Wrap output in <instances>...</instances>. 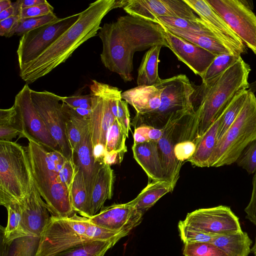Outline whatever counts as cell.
<instances>
[{"instance_id":"cell-35","label":"cell","mask_w":256,"mask_h":256,"mask_svg":"<svg viewBox=\"0 0 256 256\" xmlns=\"http://www.w3.org/2000/svg\"><path fill=\"white\" fill-rule=\"evenodd\" d=\"M76 170L70 192V204L74 212L89 218L88 197L84 178L82 172L76 168Z\"/></svg>"},{"instance_id":"cell-17","label":"cell","mask_w":256,"mask_h":256,"mask_svg":"<svg viewBox=\"0 0 256 256\" xmlns=\"http://www.w3.org/2000/svg\"><path fill=\"white\" fill-rule=\"evenodd\" d=\"M201 19L203 24L222 44L238 55L246 52V46L224 18L206 0H184Z\"/></svg>"},{"instance_id":"cell-32","label":"cell","mask_w":256,"mask_h":256,"mask_svg":"<svg viewBox=\"0 0 256 256\" xmlns=\"http://www.w3.org/2000/svg\"><path fill=\"white\" fill-rule=\"evenodd\" d=\"M18 136L24 138L22 122L13 105L0 110V140L10 141Z\"/></svg>"},{"instance_id":"cell-7","label":"cell","mask_w":256,"mask_h":256,"mask_svg":"<svg viewBox=\"0 0 256 256\" xmlns=\"http://www.w3.org/2000/svg\"><path fill=\"white\" fill-rule=\"evenodd\" d=\"M163 82L160 107L149 113L136 114L132 123L134 128L147 126L162 129L178 114L194 113L192 101L194 84L186 74H180L163 79Z\"/></svg>"},{"instance_id":"cell-33","label":"cell","mask_w":256,"mask_h":256,"mask_svg":"<svg viewBox=\"0 0 256 256\" xmlns=\"http://www.w3.org/2000/svg\"><path fill=\"white\" fill-rule=\"evenodd\" d=\"M120 238L85 242L63 251L55 256H104Z\"/></svg>"},{"instance_id":"cell-10","label":"cell","mask_w":256,"mask_h":256,"mask_svg":"<svg viewBox=\"0 0 256 256\" xmlns=\"http://www.w3.org/2000/svg\"><path fill=\"white\" fill-rule=\"evenodd\" d=\"M34 106L42 117L48 130L57 142L60 152L73 162L72 151L69 142L66 116L62 108V96L46 90H31Z\"/></svg>"},{"instance_id":"cell-25","label":"cell","mask_w":256,"mask_h":256,"mask_svg":"<svg viewBox=\"0 0 256 256\" xmlns=\"http://www.w3.org/2000/svg\"><path fill=\"white\" fill-rule=\"evenodd\" d=\"M164 27L172 34L210 52L216 56L222 54L239 56L222 44L210 30L202 33H194L174 28Z\"/></svg>"},{"instance_id":"cell-29","label":"cell","mask_w":256,"mask_h":256,"mask_svg":"<svg viewBox=\"0 0 256 256\" xmlns=\"http://www.w3.org/2000/svg\"><path fill=\"white\" fill-rule=\"evenodd\" d=\"M252 242L248 234L242 230L217 236L211 242L226 256H248Z\"/></svg>"},{"instance_id":"cell-28","label":"cell","mask_w":256,"mask_h":256,"mask_svg":"<svg viewBox=\"0 0 256 256\" xmlns=\"http://www.w3.org/2000/svg\"><path fill=\"white\" fill-rule=\"evenodd\" d=\"M174 188L167 180H152L128 204L144 214L162 196L172 192Z\"/></svg>"},{"instance_id":"cell-43","label":"cell","mask_w":256,"mask_h":256,"mask_svg":"<svg viewBox=\"0 0 256 256\" xmlns=\"http://www.w3.org/2000/svg\"><path fill=\"white\" fill-rule=\"evenodd\" d=\"M85 235L90 240L94 241L108 240L117 238H121L128 234L108 230L90 222L88 220Z\"/></svg>"},{"instance_id":"cell-53","label":"cell","mask_w":256,"mask_h":256,"mask_svg":"<svg viewBox=\"0 0 256 256\" xmlns=\"http://www.w3.org/2000/svg\"><path fill=\"white\" fill-rule=\"evenodd\" d=\"M148 126V136L150 141L158 142L162 135L163 129L157 128L150 126Z\"/></svg>"},{"instance_id":"cell-22","label":"cell","mask_w":256,"mask_h":256,"mask_svg":"<svg viewBox=\"0 0 256 256\" xmlns=\"http://www.w3.org/2000/svg\"><path fill=\"white\" fill-rule=\"evenodd\" d=\"M163 79L151 86H137L122 93V98L131 105L136 114H142L156 110L161 104Z\"/></svg>"},{"instance_id":"cell-54","label":"cell","mask_w":256,"mask_h":256,"mask_svg":"<svg viewBox=\"0 0 256 256\" xmlns=\"http://www.w3.org/2000/svg\"><path fill=\"white\" fill-rule=\"evenodd\" d=\"M72 109L74 111V112L78 116L84 118L90 119V114H91V109L86 110L80 108H72Z\"/></svg>"},{"instance_id":"cell-13","label":"cell","mask_w":256,"mask_h":256,"mask_svg":"<svg viewBox=\"0 0 256 256\" xmlns=\"http://www.w3.org/2000/svg\"><path fill=\"white\" fill-rule=\"evenodd\" d=\"M114 86L92 80L90 86L92 98L90 132L93 148L101 144L105 146L108 130L116 118L111 108Z\"/></svg>"},{"instance_id":"cell-4","label":"cell","mask_w":256,"mask_h":256,"mask_svg":"<svg viewBox=\"0 0 256 256\" xmlns=\"http://www.w3.org/2000/svg\"><path fill=\"white\" fill-rule=\"evenodd\" d=\"M25 146L32 180L52 216L66 218L74 214L70 190L60 170L67 159L59 150H48L32 140Z\"/></svg>"},{"instance_id":"cell-14","label":"cell","mask_w":256,"mask_h":256,"mask_svg":"<svg viewBox=\"0 0 256 256\" xmlns=\"http://www.w3.org/2000/svg\"><path fill=\"white\" fill-rule=\"evenodd\" d=\"M14 106L22 122L24 138L33 140L48 150L60 151L34 106L28 84L15 96Z\"/></svg>"},{"instance_id":"cell-49","label":"cell","mask_w":256,"mask_h":256,"mask_svg":"<svg viewBox=\"0 0 256 256\" xmlns=\"http://www.w3.org/2000/svg\"><path fill=\"white\" fill-rule=\"evenodd\" d=\"M252 190L249 203L244 208L246 218L256 226V172L252 178Z\"/></svg>"},{"instance_id":"cell-52","label":"cell","mask_w":256,"mask_h":256,"mask_svg":"<svg viewBox=\"0 0 256 256\" xmlns=\"http://www.w3.org/2000/svg\"><path fill=\"white\" fill-rule=\"evenodd\" d=\"M46 0H18L16 1L20 10L32 7L40 4L46 3Z\"/></svg>"},{"instance_id":"cell-9","label":"cell","mask_w":256,"mask_h":256,"mask_svg":"<svg viewBox=\"0 0 256 256\" xmlns=\"http://www.w3.org/2000/svg\"><path fill=\"white\" fill-rule=\"evenodd\" d=\"M80 13L29 31L20 39L17 55L20 70L46 50L78 19Z\"/></svg>"},{"instance_id":"cell-50","label":"cell","mask_w":256,"mask_h":256,"mask_svg":"<svg viewBox=\"0 0 256 256\" xmlns=\"http://www.w3.org/2000/svg\"><path fill=\"white\" fill-rule=\"evenodd\" d=\"M62 102L72 108H78L83 104H92V98L90 94H76L70 96H62Z\"/></svg>"},{"instance_id":"cell-51","label":"cell","mask_w":256,"mask_h":256,"mask_svg":"<svg viewBox=\"0 0 256 256\" xmlns=\"http://www.w3.org/2000/svg\"><path fill=\"white\" fill-rule=\"evenodd\" d=\"M149 126H140L134 128L133 134L134 144H138L150 141L148 136Z\"/></svg>"},{"instance_id":"cell-37","label":"cell","mask_w":256,"mask_h":256,"mask_svg":"<svg viewBox=\"0 0 256 256\" xmlns=\"http://www.w3.org/2000/svg\"><path fill=\"white\" fill-rule=\"evenodd\" d=\"M122 93L118 88L114 86L111 98V108L115 118L128 136L130 130V114L128 103L122 99Z\"/></svg>"},{"instance_id":"cell-19","label":"cell","mask_w":256,"mask_h":256,"mask_svg":"<svg viewBox=\"0 0 256 256\" xmlns=\"http://www.w3.org/2000/svg\"><path fill=\"white\" fill-rule=\"evenodd\" d=\"M143 214L128 202L104 207L88 218L90 222L108 230L128 234L142 222Z\"/></svg>"},{"instance_id":"cell-20","label":"cell","mask_w":256,"mask_h":256,"mask_svg":"<svg viewBox=\"0 0 256 256\" xmlns=\"http://www.w3.org/2000/svg\"><path fill=\"white\" fill-rule=\"evenodd\" d=\"M20 204L22 230L28 235L40 237L49 223L50 216L46 204L34 182L31 190Z\"/></svg>"},{"instance_id":"cell-57","label":"cell","mask_w":256,"mask_h":256,"mask_svg":"<svg viewBox=\"0 0 256 256\" xmlns=\"http://www.w3.org/2000/svg\"><path fill=\"white\" fill-rule=\"evenodd\" d=\"M251 252L253 253L254 256H256V234L255 236L254 243L251 248Z\"/></svg>"},{"instance_id":"cell-34","label":"cell","mask_w":256,"mask_h":256,"mask_svg":"<svg viewBox=\"0 0 256 256\" xmlns=\"http://www.w3.org/2000/svg\"><path fill=\"white\" fill-rule=\"evenodd\" d=\"M248 89H243L234 96L220 114L217 142L220 140L234 122L246 100Z\"/></svg>"},{"instance_id":"cell-38","label":"cell","mask_w":256,"mask_h":256,"mask_svg":"<svg viewBox=\"0 0 256 256\" xmlns=\"http://www.w3.org/2000/svg\"><path fill=\"white\" fill-rule=\"evenodd\" d=\"M154 22L164 26L174 28L194 33H202L210 30L198 16L194 20L175 17L162 16L156 18Z\"/></svg>"},{"instance_id":"cell-23","label":"cell","mask_w":256,"mask_h":256,"mask_svg":"<svg viewBox=\"0 0 256 256\" xmlns=\"http://www.w3.org/2000/svg\"><path fill=\"white\" fill-rule=\"evenodd\" d=\"M134 158L152 180H165L164 170L160 158L158 142L148 141L132 146Z\"/></svg>"},{"instance_id":"cell-56","label":"cell","mask_w":256,"mask_h":256,"mask_svg":"<svg viewBox=\"0 0 256 256\" xmlns=\"http://www.w3.org/2000/svg\"><path fill=\"white\" fill-rule=\"evenodd\" d=\"M248 89L254 93L256 92V79L249 84Z\"/></svg>"},{"instance_id":"cell-44","label":"cell","mask_w":256,"mask_h":256,"mask_svg":"<svg viewBox=\"0 0 256 256\" xmlns=\"http://www.w3.org/2000/svg\"><path fill=\"white\" fill-rule=\"evenodd\" d=\"M178 228L180 237L184 244L196 242H211L217 236L192 229L186 226L182 220L179 222Z\"/></svg>"},{"instance_id":"cell-27","label":"cell","mask_w":256,"mask_h":256,"mask_svg":"<svg viewBox=\"0 0 256 256\" xmlns=\"http://www.w3.org/2000/svg\"><path fill=\"white\" fill-rule=\"evenodd\" d=\"M40 240L32 235L6 238L1 232L0 256H36Z\"/></svg>"},{"instance_id":"cell-16","label":"cell","mask_w":256,"mask_h":256,"mask_svg":"<svg viewBox=\"0 0 256 256\" xmlns=\"http://www.w3.org/2000/svg\"><path fill=\"white\" fill-rule=\"evenodd\" d=\"M192 112L179 114L172 118L162 128L163 133L158 142V148L164 170L165 180L174 188L182 165L176 159L174 148L180 136L185 118Z\"/></svg>"},{"instance_id":"cell-2","label":"cell","mask_w":256,"mask_h":256,"mask_svg":"<svg viewBox=\"0 0 256 256\" xmlns=\"http://www.w3.org/2000/svg\"><path fill=\"white\" fill-rule=\"evenodd\" d=\"M127 0H98L80 12L77 22L66 30L38 58L20 70L19 76L30 84L64 62L74 51L96 36L103 18L110 10L124 8Z\"/></svg>"},{"instance_id":"cell-55","label":"cell","mask_w":256,"mask_h":256,"mask_svg":"<svg viewBox=\"0 0 256 256\" xmlns=\"http://www.w3.org/2000/svg\"><path fill=\"white\" fill-rule=\"evenodd\" d=\"M12 6V2L10 0H0V12L10 8Z\"/></svg>"},{"instance_id":"cell-24","label":"cell","mask_w":256,"mask_h":256,"mask_svg":"<svg viewBox=\"0 0 256 256\" xmlns=\"http://www.w3.org/2000/svg\"><path fill=\"white\" fill-rule=\"evenodd\" d=\"M114 174L110 166L103 163L98 172L88 208L90 218L96 214L113 194Z\"/></svg>"},{"instance_id":"cell-26","label":"cell","mask_w":256,"mask_h":256,"mask_svg":"<svg viewBox=\"0 0 256 256\" xmlns=\"http://www.w3.org/2000/svg\"><path fill=\"white\" fill-rule=\"evenodd\" d=\"M220 115L214 122L204 134L196 142V150L188 160L192 166L208 167V162L217 142V134Z\"/></svg>"},{"instance_id":"cell-30","label":"cell","mask_w":256,"mask_h":256,"mask_svg":"<svg viewBox=\"0 0 256 256\" xmlns=\"http://www.w3.org/2000/svg\"><path fill=\"white\" fill-rule=\"evenodd\" d=\"M162 47V44L153 46L144 54L138 70V86H151L162 80L158 75V66Z\"/></svg>"},{"instance_id":"cell-12","label":"cell","mask_w":256,"mask_h":256,"mask_svg":"<svg viewBox=\"0 0 256 256\" xmlns=\"http://www.w3.org/2000/svg\"><path fill=\"white\" fill-rule=\"evenodd\" d=\"M182 221L192 229L214 236L242 230L238 218L230 207L222 205L196 210Z\"/></svg>"},{"instance_id":"cell-3","label":"cell","mask_w":256,"mask_h":256,"mask_svg":"<svg viewBox=\"0 0 256 256\" xmlns=\"http://www.w3.org/2000/svg\"><path fill=\"white\" fill-rule=\"evenodd\" d=\"M250 65L240 56L220 75L194 84L192 96L194 114L190 126L194 142L201 137L238 91L248 89Z\"/></svg>"},{"instance_id":"cell-42","label":"cell","mask_w":256,"mask_h":256,"mask_svg":"<svg viewBox=\"0 0 256 256\" xmlns=\"http://www.w3.org/2000/svg\"><path fill=\"white\" fill-rule=\"evenodd\" d=\"M184 256H226L218 246L211 242H196L184 244Z\"/></svg>"},{"instance_id":"cell-6","label":"cell","mask_w":256,"mask_h":256,"mask_svg":"<svg viewBox=\"0 0 256 256\" xmlns=\"http://www.w3.org/2000/svg\"><path fill=\"white\" fill-rule=\"evenodd\" d=\"M256 138V96L248 89L244 104L236 119L222 138L216 142L208 167L235 162L244 149Z\"/></svg>"},{"instance_id":"cell-39","label":"cell","mask_w":256,"mask_h":256,"mask_svg":"<svg viewBox=\"0 0 256 256\" xmlns=\"http://www.w3.org/2000/svg\"><path fill=\"white\" fill-rule=\"evenodd\" d=\"M8 211V218L6 226H1L0 232L6 238L16 234L28 235L21 229L22 208L20 202L10 204L5 207Z\"/></svg>"},{"instance_id":"cell-31","label":"cell","mask_w":256,"mask_h":256,"mask_svg":"<svg viewBox=\"0 0 256 256\" xmlns=\"http://www.w3.org/2000/svg\"><path fill=\"white\" fill-rule=\"evenodd\" d=\"M62 108L66 116L68 136L73 152L80 143L86 130L89 128L90 119L78 116L70 106L62 102Z\"/></svg>"},{"instance_id":"cell-11","label":"cell","mask_w":256,"mask_h":256,"mask_svg":"<svg viewBox=\"0 0 256 256\" xmlns=\"http://www.w3.org/2000/svg\"><path fill=\"white\" fill-rule=\"evenodd\" d=\"M256 55V15L242 0H206Z\"/></svg>"},{"instance_id":"cell-48","label":"cell","mask_w":256,"mask_h":256,"mask_svg":"<svg viewBox=\"0 0 256 256\" xmlns=\"http://www.w3.org/2000/svg\"><path fill=\"white\" fill-rule=\"evenodd\" d=\"M20 19V16H17L0 20V36L6 38L14 36Z\"/></svg>"},{"instance_id":"cell-46","label":"cell","mask_w":256,"mask_h":256,"mask_svg":"<svg viewBox=\"0 0 256 256\" xmlns=\"http://www.w3.org/2000/svg\"><path fill=\"white\" fill-rule=\"evenodd\" d=\"M196 148L195 142L190 140L178 142L174 148V156L178 162L183 164L194 154Z\"/></svg>"},{"instance_id":"cell-21","label":"cell","mask_w":256,"mask_h":256,"mask_svg":"<svg viewBox=\"0 0 256 256\" xmlns=\"http://www.w3.org/2000/svg\"><path fill=\"white\" fill-rule=\"evenodd\" d=\"M72 158L76 167L82 174L88 197V214L92 190L100 168L104 163L95 160L90 126L86 130L80 143L73 152Z\"/></svg>"},{"instance_id":"cell-47","label":"cell","mask_w":256,"mask_h":256,"mask_svg":"<svg viewBox=\"0 0 256 256\" xmlns=\"http://www.w3.org/2000/svg\"><path fill=\"white\" fill-rule=\"evenodd\" d=\"M54 8L48 2L20 10V18H26L45 16L54 12Z\"/></svg>"},{"instance_id":"cell-18","label":"cell","mask_w":256,"mask_h":256,"mask_svg":"<svg viewBox=\"0 0 256 256\" xmlns=\"http://www.w3.org/2000/svg\"><path fill=\"white\" fill-rule=\"evenodd\" d=\"M161 26L166 47L194 74L202 77L216 56L172 34L164 26Z\"/></svg>"},{"instance_id":"cell-15","label":"cell","mask_w":256,"mask_h":256,"mask_svg":"<svg viewBox=\"0 0 256 256\" xmlns=\"http://www.w3.org/2000/svg\"><path fill=\"white\" fill-rule=\"evenodd\" d=\"M123 8L129 15L152 22L162 16L192 20L198 18L184 0H127Z\"/></svg>"},{"instance_id":"cell-41","label":"cell","mask_w":256,"mask_h":256,"mask_svg":"<svg viewBox=\"0 0 256 256\" xmlns=\"http://www.w3.org/2000/svg\"><path fill=\"white\" fill-rule=\"evenodd\" d=\"M61 18H58L54 12L40 16L20 18L14 35L22 36L40 26L58 22Z\"/></svg>"},{"instance_id":"cell-8","label":"cell","mask_w":256,"mask_h":256,"mask_svg":"<svg viewBox=\"0 0 256 256\" xmlns=\"http://www.w3.org/2000/svg\"><path fill=\"white\" fill-rule=\"evenodd\" d=\"M88 218L74 213L72 216H50L40 236L36 256H55L78 244L92 241L85 235Z\"/></svg>"},{"instance_id":"cell-1","label":"cell","mask_w":256,"mask_h":256,"mask_svg":"<svg viewBox=\"0 0 256 256\" xmlns=\"http://www.w3.org/2000/svg\"><path fill=\"white\" fill-rule=\"evenodd\" d=\"M98 35L102 44L100 54L102 64L125 82L132 80L133 57L136 52L156 44L166 47L160 24L129 14L105 23Z\"/></svg>"},{"instance_id":"cell-45","label":"cell","mask_w":256,"mask_h":256,"mask_svg":"<svg viewBox=\"0 0 256 256\" xmlns=\"http://www.w3.org/2000/svg\"><path fill=\"white\" fill-rule=\"evenodd\" d=\"M236 162L248 174L256 172V138L250 142L244 149Z\"/></svg>"},{"instance_id":"cell-40","label":"cell","mask_w":256,"mask_h":256,"mask_svg":"<svg viewBox=\"0 0 256 256\" xmlns=\"http://www.w3.org/2000/svg\"><path fill=\"white\" fill-rule=\"evenodd\" d=\"M241 56L222 54L216 58L201 77L202 82L211 80L222 74L230 66L236 62Z\"/></svg>"},{"instance_id":"cell-36","label":"cell","mask_w":256,"mask_h":256,"mask_svg":"<svg viewBox=\"0 0 256 256\" xmlns=\"http://www.w3.org/2000/svg\"><path fill=\"white\" fill-rule=\"evenodd\" d=\"M128 137L122 126L116 119L107 134L105 153L116 152L124 158L127 151L126 140Z\"/></svg>"},{"instance_id":"cell-5","label":"cell","mask_w":256,"mask_h":256,"mask_svg":"<svg viewBox=\"0 0 256 256\" xmlns=\"http://www.w3.org/2000/svg\"><path fill=\"white\" fill-rule=\"evenodd\" d=\"M34 184L25 146L0 140V204L21 202Z\"/></svg>"}]
</instances>
